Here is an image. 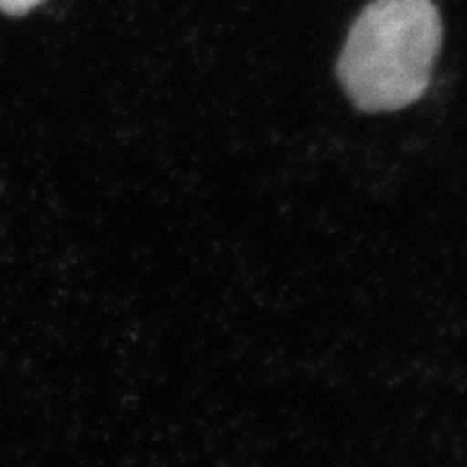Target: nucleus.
<instances>
[{
  "label": "nucleus",
  "instance_id": "f257e3e1",
  "mask_svg": "<svg viewBox=\"0 0 467 467\" xmlns=\"http://www.w3.org/2000/svg\"><path fill=\"white\" fill-rule=\"evenodd\" d=\"M444 26L432 0H372L348 29L337 78L367 113L398 111L427 92Z\"/></svg>",
  "mask_w": 467,
  "mask_h": 467
},
{
  "label": "nucleus",
  "instance_id": "f03ea898",
  "mask_svg": "<svg viewBox=\"0 0 467 467\" xmlns=\"http://www.w3.org/2000/svg\"><path fill=\"white\" fill-rule=\"evenodd\" d=\"M43 0H0V10H5L8 14H26L32 8H36L37 5H41Z\"/></svg>",
  "mask_w": 467,
  "mask_h": 467
}]
</instances>
